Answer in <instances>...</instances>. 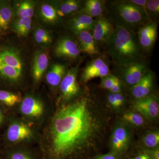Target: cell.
<instances>
[{"label": "cell", "instance_id": "6da1fadb", "mask_svg": "<svg viewBox=\"0 0 159 159\" xmlns=\"http://www.w3.org/2000/svg\"><path fill=\"white\" fill-rule=\"evenodd\" d=\"M110 111L87 89L73 101L62 103L42 135V159H88L98 154L110 126Z\"/></svg>", "mask_w": 159, "mask_h": 159}, {"label": "cell", "instance_id": "7a4b0ae2", "mask_svg": "<svg viewBox=\"0 0 159 159\" xmlns=\"http://www.w3.org/2000/svg\"><path fill=\"white\" fill-rule=\"evenodd\" d=\"M104 45L106 54L116 67L145 59L137 33L123 27L116 26Z\"/></svg>", "mask_w": 159, "mask_h": 159}, {"label": "cell", "instance_id": "3957f363", "mask_svg": "<svg viewBox=\"0 0 159 159\" xmlns=\"http://www.w3.org/2000/svg\"><path fill=\"white\" fill-rule=\"evenodd\" d=\"M105 15L114 26L123 27L137 33L148 21L145 10L129 0L106 1Z\"/></svg>", "mask_w": 159, "mask_h": 159}, {"label": "cell", "instance_id": "277c9868", "mask_svg": "<svg viewBox=\"0 0 159 159\" xmlns=\"http://www.w3.org/2000/svg\"><path fill=\"white\" fill-rule=\"evenodd\" d=\"M132 139V128L120 118L112 129L109 142V152L126 157Z\"/></svg>", "mask_w": 159, "mask_h": 159}, {"label": "cell", "instance_id": "5b68a950", "mask_svg": "<svg viewBox=\"0 0 159 159\" xmlns=\"http://www.w3.org/2000/svg\"><path fill=\"white\" fill-rule=\"evenodd\" d=\"M145 59L116 67L115 76L123 83L125 87H130L139 82L149 70Z\"/></svg>", "mask_w": 159, "mask_h": 159}, {"label": "cell", "instance_id": "8992f818", "mask_svg": "<svg viewBox=\"0 0 159 159\" xmlns=\"http://www.w3.org/2000/svg\"><path fill=\"white\" fill-rule=\"evenodd\" d=\"M78 67H73L66 74L59 84L61 99L62 103H67L77 99L84 93L77 80Z\"/></svg>", "mask_w": 159, "mask_h": 159}, {"label": "cell", "instance_id": "52a82bcc", "mask_svg": "<svg viewBox=\"0 0 159 159\" xmlns=\"http://www.w3.org/2000/svg\"><path fill=\"white\" fill-rule=\"evenodd\" d=\"M132 109L142 114L147 121L154 122L158 119L159 100L157 94L154 93L145 98L131 99Z\"/></svg>", "mask_w": 159, "mask_h": 159}, {"label": "cell", "instance_id": "ba28073f", "mask_svg": "<svg viewBox=\"0 0 159 159\" xmlns=\"http://www.w3.org/2000/svg\"><path fill=\"white\" fill-rule=\"evenodd\" d=\"M156 76L150 69L134 85L128 88L129 94L131 99L145 98L155 93Z\"/></svg>", "mask_w": 159, "mask_h": 159}, {"label": "cell", "instance_id": "9c48e42d", "mask_svg": "<svg viewBox=\"0 0 159 159\" xmlns=\"http://www.w3.org/2000/svg\"><path fill=\"white\" fill-rule=\"evenodd\" d=\"M111 74L109 65L104 57L99 56L92 60L82 71L81 80L84 84L94 78H102Z\"/></svg>", "mask_w": 159, "mask_h": 159}, {"label": "cell", "instance_id": "30bf717a", "mask_svg": "<svg viewBox=\"0 0 159 159\" xmlns=\"http://www.w3.org/2000/svg\"><path fill=\"white\" fill-rule=\"evenodd\" d=\"M157 22L148 21L139 28L137 32L139 44L145 54L150 53L157 38Z\"/></svg>", "mask_w": 159, "mask_h": 159}, {"label": "cell", "instance_id": "8fae6325", "mask_svg": "<svg viewBox=\"0 0 159 159\" xmlns=\"http://www.w3.org/2000/svg\"><path fill=\"white\" fill-rule=\"evenodd\" d=\"M94 19L93 37L99 45H104L113 33L115 26L105 14Z\"/></svg>", "mask_w": 159, "mask_h": 159}, {"label": "cell", "instance_id": "7c38bea8", "mask_svg": "<svg viewBox=\"0 0 159 159\" xmlns=\"http://www.w3.org/2000/svg\"><path fill=\"white\" fill-rule=\"evenodd\" d=\"M54 53L57 57L74 60L79 58L81 52L77 42L70 36H63L57 42Z\"/></svg>", "mask_w": 159, "mask_h": 159}, {"label": "cell", "instance_id": "4fadbf2b", "mask_svg": "<svg viewBox=\"0 0 159 159\" xmlns=\"http://www.w3.org/2000/svg\"><path fill=\"white\" fill-rule=\"evenodd\" d=\"M34 133L32 129L23 122H12L9 125L6 133V138L12 143L28 141L32 139Z\"/></svg>", "mask_w": 159, "mask_h": 159}, {"label": "cell", "instance_id": "5bb4252c", "mask_svg": "<svg viewBox=\"0 0 159 159\" xmlns=\"http://www.w3.org/2000/svg\"><path fill=\"white\" fill-rule=\"evenodd\" d=\"M77 43L80 52L92 57L100 54L99 45L94 39L92 31H83L76 35Z\"/></svg>", "mask_w": 159, "mask_h": 159}, {"label": "cell", "instance_id": "9a60e30c", "mask_svg": "<svg viewBox=\"0 0 159 159\" xmlns=\"http://www.w3.org/2000/svg\"><path fill=\"white\" fill-rule=\"evenodd\" d=\"M44 105L40 99L29 96L25 97L21 102L20 111L24 116L33 119H38L44 112Z\"/></svg>", "mask_w": 159, "mask_h": 159}, {"label": "cell", "instance_id": "2e32d148", "mask_svg": "<svg viewBox=\"0 0 159 159\" xmlns=\"http://www.w3.org/2000/svg\"><path fill=\"white\" fill-rule=\"evenodd\" d=\"M95 19L82 13H77L70 18L66 25L68 29L77 35L83 31H92Z\"/></svg>", "mask_w": 159, "mask_h": 159}, {"label": "cell", "instance_id": "e0dca14e", "mask_svg": "<svg viewBox=\"0 0 159 159\" xmlns=\"http://www.w3.org/2000/svg\"><path fill=\"white\" fill-rule=\"evenodd\" d=\"M103 0H87L84 2L79 13L86 15L93 18H96L106 13L105 4Z\"/></svg>", "mask_w": 159, "mask_h": 159}, {"label": "cell", "instance_id": "ac0fdd59", "mask_svg": "<svg viewBox=\"0 0 159 159\" xmlns=\"http://www.w3.org/2000/svg\"><path fill=\"white\" fill-rule=\"evenodd\" d=\"M49 59L48 55L42 51H37L34 54L32 66V74L35 81L41 80L48 65Z\"/></svg>", "mask_w": 159, "mask_h": 159}, {"label": "cell", "instance_id": "d6986e66", "mask_svg": "<svg viewBox=\"0 0 159 159\" xmlns=\"http://www.w3.org/2000/svg\"><path fill=\"white\" fill-rule=\"evenodd\" d=\"M0 61L7 65L23 71L22 60L19 53L15 49L7 48L0 51Z\"/></svg>", "mask_w": 159, "mask_h": 159}, {"label": "cell", "instance_id": "ffe728a7", "mask_svg": "<svg viewBox=\"0 0 159 159\" xmlns=\"http://www.w3.org/2000/svg\"><path fill=\"white\" fill-rule=\"evenodd\" d=\"M69 69L66 65L56 63L52 65L46 76V80L52 86L59 85Z\"/></svg>", "mask_w": 159, "mask_h": 159}, {"label": "cell", "instance_id": "44dd1931", "mask_svg": "<svg viewBox=\"0 0 159 159\" xmlns=\"http://www.w3.org/2000/svg\"><path fill=\"white\" fill-rule=\"evenodd\" d=\"M84 2L78 0H67L60 2L56 8L59 17L69 16L79 13Z\"/></svg>", "mask_w": 159, "mask_h": 159}, {"label": "cell", "instance_id": "7402d4cb", "mask_svg": "<svg viewBox=\"0 0 159 159\" xmlns=\"http://www.w3.org/2000/svg\"><path fill=\"white\" fill-rule=\"evenodd\" d=\"M120 119L132 128H144L147 125L148 122L142 114L132 109L124 112Z\"/></svg>", "mask_w": 159, "mask_h": 159}, {"label": "cell", "instance_id": "603a6c76", "mask_svg": "<svg viewBox=\"0 0 159 159\" xmlns=\"http://www.w3.org/2000/svg\"><path fill=\"white\" fill-rule=\"evenodd\" d=\"M105 103L110 110L118 112L122 110L127 102V99L123 93H114L107 92L106 95Z\"/></svg>", "mask_w": 159, "mask_h": 159}, {"label": "cell", "instance_id": "cb8c5ba5", "mask_svg": "<svg viewBox=\"0 0 159 159\" xmlns=\"http://www.w3.org/2000/svg\"><path fill=\"white\" fill-rule=\"evenodd\" d=\"M142 148L157 149L159 148V131L154 129L148 130L142 134L140 139Z\"/></svg>", "mask_w": 159, "mask_h": 159}, {"label": "cell", "instance_id": "d4e9b609", "mask_svg": "<svg viewBox=\"0 0 159 159\" xmlns=\"http://www.w3.org/2000/svg\"><path fill=\"white\" fill-rule=\"evenodd\" d=\"M31 18L18 17L11 24L12 30L20 36H27L31 31Z\"/></svg>", "mask_w": 159, "mask_h": 159}, {"label": "cell", "instance_id": "484cf974", "mask_svg": "<svg viewBox=\"0 0 159 159\" xmlns=\"http://www.w3.org/2000/svg\"><path fill=\"white\" fill-rule=\"evenodd\" d=\"M23 71L7 65L0 61V74L12 82H17L21 78Z\"/></svg>", "mask_w": 159, "mask_h": 159}, {"label": "cell", "instance_id": "4316f807", "mask_svg": "<svg viewBox=\"0 0 159 159\" xmlns=\"http://www.w3.org/2000/svg\"><path fill=\"white\" fill-rule=\"evenodd\" d=\"M13 16L11 6L7 3L0 4V29L6 30L9 28Z\"/></svg>", "mask_w": 159, "mask_h": 159}, {"label": "cell", "instance_id": "83f0119b", "mask_svg": "<svg viewBox=\"0 0 159 159\" xmlns=\"http://www.w3.org/2000/svg\"><path fill=\"white\" fill-rule=\"evenodd\" d=\"M35 4L33 1H22L16 5V12L18 17L31 18L34 14Z\"/></svg>", "mask_w": 159, "mask_h": 159}, {"label": "cell", "instance_id": "f1b7e54d", "mask_svg": "<svg viewBox=\"0 0 159 159\" xmlns=\"http://www.w3.org/2000/svg\"><path fill=\"white\" fill-rule=\"evenodd\" d=\"M40 13L43 20L47 23H55L60 18L56 8L49 4H44L42 6Z\"/></svg>", "mask_w": 159, "mask_h": 159}, {"label": "cell", "instance_id": "f546056e", "mask_svg": "<svg viewBox=\"0 0 159 159\" xmlns=\"http://www.w3.org/2000/svg\"><path fill=\"white\" fill-rule=\"evenodd\" d=\"M146 13L148 20L157 22V20L159 16V1L147 0Z\"/></svg>", "mask_w": 159, "mask_h": 159}, {"label": "cell", "instance_id": "4dcf8cb0", "mask_svg": "<svg viewBox=\"0 0 159 159\" xmlns=\"http://www.w3.org/2000/svg\"><path fill=\"white\" fill-rule=\"evenodd\" d=\"M21 101V97L18 94L6 91H0V102L7 106H13Z\"/></svg>", "mask_w": 159, "mask_h": 159}, {"label": "cell", "instance_id": "1f68e13d", "mask_svg": "<svg viewBox=\"0 0 159 159\" xmlns=\"http://www.w3.org/2000/svg\"><path fill=\"white\" fill-rule=\"evenodd\" d=\"M34 39L38 43L43 45H49L52 42V37L50 33L46 29L38 28L34 32Z\"/></svg>", "mask_w": 159, "mask_h": 159}, {"label": "cell", "instance_id": "d6a6232c", "mask_svg": "<svg viewBox=\"0 0 159 159\" xmlns=\"http://www.w3.org/2000/svg\"><path fill=\"white\" fill-rule=\"evenodd\" d=\"M101 79L99 87L108 91L115 84L119 78L114 74H111Z\"/></svg>", "mask_w": 159, "mask_h": 159}, {"label": "cell", "instance_id": "836d02e7", "mask_svg": "<svg viewBox=\"0 0 159 159\" xmlns=\"http://www.w3.org/2000/svg\"><path fill=\"white\" fill-rule=\"evenodd\" d=\"M8 159H37L29 152L23 150L12 151L8 155Z\"/></svg>", "mask_w": 159, "mask_h": 159}, {"label": "cell", "instance_id": "e575fe53", "mask_svg": "<svg viewBox=\"0 0 159 159\" xmlns=\"http://www.w3.org/2000/svg\"><path fill=\"white\" fill-rule=\"evenodd\" d=\"M126 157L109 152L106 154H98L88 159H125Z\"/></svg>", "mask_w": 159, "mask_h": 159}, {"label": "cell", "instance_id": "d590c367", "mask_svg": "<svg viewBox=\"0 0 159 159\" xmlns=\"http://www.w3.org/2000/svg\"><path fill=\"white\" fill-rule=\"evenodd\" d=\"M125 86L120 79L118 80L117 82L107 92L114 93H123V90L125 88Z\"/></svg>", "mask_w": 159, "mask_h": 159}, {"label": "cell", "instance_id": "8d00e7d4", "mask_svg": "<svg viewBox=\"0 0 159 159\" xmlns=\"http://www.w3.org/2000/svg\"><path fill=\"white\" fill-rule=\"evenodd\" d=\"M138 153L132 156H127V159H152L149 155L146 152L144 149L142 148Z\"/></svg>", "mask_w": 159, "mask_h": 159}, {"label": "cell", "instance_id": "74e56055", "mask_svg": "<svg viewBox=\"0 0 159 159\" xmlns=\"http://www.w3.org/2000/svg\"><path fill=\"white\" fill-rule=\"evenodd\" d=\"M144 149L149 155L152 159H159V148Z\"/></svg>", "mask_w": 159, "mask_h": 159}, {"label": "cell", "instance_id": "f35d334b", "mask_svg": "<svg viewBox=\"0 0 159 159\" xmlns=\"http://www.w3.org/2000/svg\"><path fill=\"white\" fill-rule=\"evenodd\" d=\"M129 1L131 3H133L134 5H136L140 8H142L146 12V5L147 0H129Z\"/></svg>", "mask_w": 159, "mask_h": 159}, {"label": "cell", "instance_id": "ab89813d", "mask_svg": "<svg viewBox=\"0 0 159 159\" xmlns=\"http://www.w3.org/2000/svg\"><path fill=\"white\" fill-rule=\"evenodd\" d=\"M4 120V115H3L2 111L0 108V125L2 123Z\"/></svg>", "mask_w": 159, "mask_h": 159}]
</instances>
